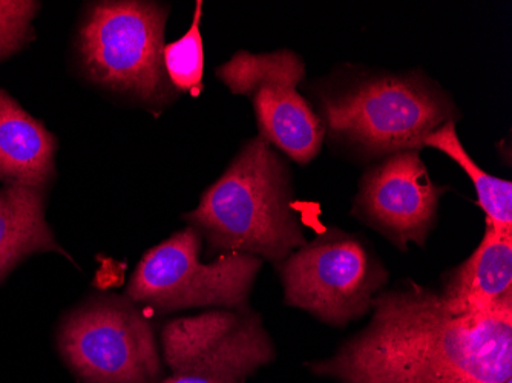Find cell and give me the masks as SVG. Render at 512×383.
<instances>
[{
    "label": "cell",
    "mask_w": 512,
    "mask_h": 383,
    "mask_svg": "<svg viewBox=\"0 0 512 383\" xmlns=\"http://www.w3.org/2000/svg\"><path fill=\"white\" fill-rule=\"evenodd\" d=\"M371 321L310 365L341 383H505L512 376V304L456 315L439 293L407 282L379 293Z\"/></svg>",
    "instance_id": "obj_1"
},
{
    "label": "cell",
    "mask_w": 512,
    "mask_h": 383,
    "mask_svg": "<svg viewBox=\"0 0 512 383\" xmlns=\"http://www.w3.org/2000/svg\"><path fill=\"white\" fill-rule=\"evenodd\" d=\"M312 97L325 141L358 163L424 151L428 134L460 118L451 94L422 69L342 65L313 83Z\"/></svg>",
    "instance_id": "obj_2"
},
{
    "label": "cell",
    "mask_w": 512,
    "mask_h": 383,
    "mask_svg": "<svg viewBox=\"0 0 512 383\" xmlns=\"http://www.w3.org/2000/svg\"><path fill=\"white\" fill-rule=\"evenodd\" d=\"M183 220L206 241L207 256L243 253L278 266L307 243L290 166L260 135L241 146Z\"/></svg>",
    "instance_id": "obj_3"
},
{
    "label": "cell",
    "mask_w": 512,
    "mask_h": 383,
    "mask_svg": "<svg viewBox=\"0 0 512 383\" xmlns=\"http://www.w3.org/2000/svg\"><path fill=\"white\" fill-rule=\"evenodd\" d=\"M169 11L145 0L86 5L74 37L80 76L112 99L160 117L180 99L163 59Z\"/></svg>",
    "instance_id": "obj_4"
},
{
    "label": "cell",
    "mask_w": 512,
    "mask_h": 383,
    "mask_svg": "<svg viewBox=\"0 0 512 383\" xmlns=\"http://www.w3.org/2000/svg\"><path fill=\"white\" fill-rule=\"evenodd\" d=\"M57 348L85 383H160L163 361L154 327L126 296L94 295L68 311Z\"/></svg>",
    "instance_id": "obj_5"
},
{
    "label": "cell",
    "mask_w": 512,
    "mask_h": 383,
    "mask_svg": "<svg viewBox=\"0 0 512 383\" xmlns=\"http://www.w3.org/2000/svg\"><path fill=\"white\" fill-rule=\"evenodd\" d=\"M201 250L203 238L194 227L178 230L140 259L126 298L161 313L247 307L263 259L226 253L204 262Z\"/></svg>",
    "instance_id": "obj_6"
},
{
    "label": "cell",
    "mask_w": 512,
    "mask_h": 383,
    "mask_svg": "<svg viewBox=\"0 0 512 383\" xmlns=\"http://www.w3.org/2000/svg\"><path fill=\"white\" fill-rule=\"evenodd\" d=\"M284 302L324 324L345 327L371 311L388 281L361 236L329 229L278 264Z\"/></svg>",
    "instance_id": "obj_7"
},
{
    "label": "cell",
    "mask_w": 512,
    "mask_h": 383,
    "mask_svg": "<svg viewBox=\"0 0 512 383\" xmlns=\"http://www.w3.org/2000/svg\"><path fill=\"white\" fill-rule=\"evenodd\" d=\"M306 74V63L292 50L238 51L215 69L232 94L252 103L260 137L299 166L312 163L325 143L321 118L298 89Z\"/></svg>",
    "instance_id": "obj_8"
},
{
    "label": "cell",
    "mask_w": 512,
    "mask_h": 383,
    "mask_svg": "<svg viewBox=\"0 0 512 383\" xmlns=\"http://www.w3.org/2000/svg\"><path fill=\"white\" fill-rule=\"evenodd\" d=\"M161 361L172 374H198L246 382L275 359V345L261 316L249 307L212 308L166 322Z\"/></svg>",
    "instance_id": "obj_9"
},
{
    "label": "cell",
    "mask_w": 512,
    "mask_h": 383,
    "mask_svg": "<svg viewBox=\"0 0 512 383\" xmlns=\"http://www.w3.org/2000/svg\"><path fill=\"white\" fill-rule=\"evenodd\" d=\"M422 151H401L370 164L358 183L352 215L407 252L424 247L450 187L431 180Z\"/></svg>",
    "instance_id": "obj_10"
},
{
    "label": "cell",
    "mask_w": 512,
    "mask_h": 383,
    "mask_svg": "<svg viewBox=\"0 0 512 383\" xmlns=\"http://www.w3.org/2000/svg\"><path fill=\"white\" fill-rule=\"evenodd\" d=\"M456 315H476L512 304V233L486 223L473 255L445 276L439 293Z\"/></svg>",
    "instance_id": "obj_11"
},
{
    "label": "cell",
    "mask_w": 512,
    "mask_h": 383,
    "mask_svg": "<svg viewBox=\"0 0 512 383\" xmlns=\"http://www.w3.org/2000/svg\"><path fill=\"white\" fill-rule=\"evenodd\" d=\"M57 148L56 135L0 88V183L50 190Z\"/></svg>",
    "instance_id": "obj_12"
},
{
    "label": "cell",
    "mask_w": 512,
    "mask_h": 383,
    "mask_svg": "<svg viewBox=\"0 0 512 383\" xmlns=\"http://www.w3.org/2000/svg\"><path fill=\"white\" fill-rule=\"evenodd\" d=\"M46 197L48 190L37 187L0 186V282L36 253L71 259L46 223Z\"/></svg>",
    "instance_id": "obj_13"
},
{
    "label": "cell",
    "mask_w": 512,
    "mask_h": 383,
    "mask_svg": "<svg viewBox=\"0 0 512 383\" xmlns=\"http://www.w3.org/2000/svg\"><path fill=\"white\" fill-rule=\"evenodd\" d=\"M457 122H447L428 134L422 141L425 148L447 155L470 177L476 190L477 204L486 215V223L497 232L512 233V183L483 171L462 145L456 129Z\"/></svg>",
    "instance_id": "obj_14"
},
{
    "label": "cell",
    "mask_w": 512,
    "mask_h": 383,
    "mask_svg": "<svg viewBox=\"0 0 512 383\" xmlns=\"http://www.w3.org/2000/svg\"><path fill=\"white\" fill-rule=\"evenodd\" d=\"M203 16V2L195 4L194 20L188 33L172 43H166V74L178 94L198 97L203 91L204 48L200 25Z\"/></svg>",
    "instance_id": "obj_15"
},
{
    "label": "cell",
    "mask_w": 512,
    "mask_h": 383,
    "mask_svg": "<svg viewBox=\"0 0 512 383\" xmlns=\"http://www.w3.org/2000/svg\"><path fill=\"white\" fill-rule=\"evenodd\" d=\"M39 11V2L33 0H0V63L36 39L33 22Z\"/></svg>",
    "instance_id": "obj_16"
},
{
    "label": "cell",
    "mask_w": 512,
    "mask_h": 383,
    "mask_svg": "<svg viewBox=\"0 0 512 383\" xmlns=\"http://www.w3.org/2000/svg\"><path fill=\"white\" fill-rule=\"evenodd\" d=\"M160 383H241L230 380L214 379V377L198 376V374H172Z\"/></svg>",
    "instance_id": "obj_17"
},
{
    "label": "cell",
    "mask_w": 512,
    "mask_h": 383,
    "mask_svg": "<svg viewBox=\"0 0 512 383\" xmlns=\"http://www.w3.org/2000/svg\"><path fill=\"white\" fill-rule=\"evenodd\" d=\"M505 383H512V380H511V379L506 380V382H505Z\"/></svg>",
    "instance_id": "obj_18"
}]
</instances>
